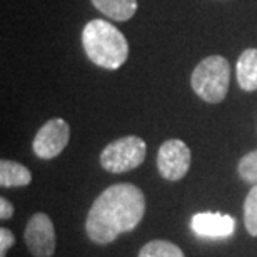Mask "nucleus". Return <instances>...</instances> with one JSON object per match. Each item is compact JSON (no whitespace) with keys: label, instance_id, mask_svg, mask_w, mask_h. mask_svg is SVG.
Masks as SVG:
<instances>
[{"label":"nucleus","instance_id":"1","mask_svg":"<svg viewBox=\"0 0 257 257\" xmlns=\"http://www.w3.org/2000/svg\"><path fill=\"white\" fill-rule=\"evenodd\" d=\"M146 197L134 184H114L94 200L87 214L85 232L95 244H109L141 224Z\"/></svg>","mask_w":257,"mask_h":257},{"label":"nucleus","instance_id":"14","mask_svg":"<svg viewBox=\"0 0 257 257\" xmlns=\"http://www.w3.org/2000/svg\"><path fill=\"white\" fill-rule=\"evenodd\" d=\"M237 172L242 181L257 186V151H252L239 161Z\"/></svg>","mask_w":257,"mask_h":257},{"label":"nucleus","instance_id":"12","mask_svg":"<svg viewBox=\"0 0 257 257\" xmlns=\"http://www.w3.org/2000/svg\"><path fill=\"white\" fill-rule=\"evenodd\" d=\"M139 257H186L181 247L169 240H151L139 252Z\"/></svg>","mask_w":257,"mask_h":257},{"label":"nucleus","instance_id":"7","mask_svg":"<svg viewBox=\"0 0 257 257\" xmlns=\"http://www.w3.org/2000/svg\"><path fill=\"white\" fill-rule=\"evenodd\" d=\"M25 244L35 257H52L55 252V229L47 214L37 212L25 225Z\"/></svg>","mask_w":257,"mask_h":257},{"label":"nucleus","instance_id":"9","mask_svg":"<svg viewBox=\"0 0 257 257\" xmlns=\"http://www.w3.org/2000/svg\"><path fill=\"white\" fill-rule=\"evenodd\" d=\"M235 72L240 89L245 92L257 90V49H247L240 54Z\"/></svg>","mask_w":257,"mask_h":257},{"label":"nucleus","instance_id":"8","mask_svg":"<svg viewBox=\"0 0 257 257\" xmlns=\"http://www.w3.org/2000/svg\"><path fill=\"white\" fill-rule=\"evenodd\" d=\"M191 227L199 237L224 239L234 234L235 219L220 212H199L192 217Z\"/></svg>","mask_w":257,"mask_h":257},{"label":"nucleus","instance_id":"10","mask_svg":"<svg viewBox=\"0 0 257 257\" xmlns=\"http://www.w3.org/2000/svg\"><path fill=\"white\" fill-rule=\"evenodd\" d=\"M94 7L115 22H127L137 12V0H92Z\"/></svg>","mask_w":257,"mask_h":257},{"label":"nucleus","instance_id":"15","mask_svg":"<svg viewBox=\"0 0 257 257\" xmlns=\"http://www.w3.org/2000/svg\"><path fill=\"white\" fill-rule=\"evenodd\" d=\"M15 244V237L12 234V230L2 227L0 229V257H5L7 250Z\"/></svg>","mask_w":257,"mask_h":257},{"label":"nucleus","instance_id":"6","mask_svg":"<svg viewBox=\"0 0 257 257\" xmlns=\"http://www.w3.org/2000/svg\"><path fill=\"white\" fill-rule=\"evenodd\" d=\"M70 127L64 119H50L39 128L32 142L34 154L44 161L57 157L69 144Z\"/></svg>","mask_w":257,"mask_h":257},{"label":"nucleus","instance_id":"13","mask_svg":"<svg viewBox=\"0 0 257 257\" xmlns=\"http://www.w3.org/2000/svg\"><path fill=\"white\" fill-rule=\"evenodd\" d=\"M244 224L250 235L257 237V186L249 191L244 202Z\"/></svg>","mask_w":257,"mask_h":257},{"label":"nucleus","instance_id":"11","mask_svg":"<svg viewBox=\"0 0 257 257\" xmlns=\"http://www.w3.org/2000/svg\"><path fill=\"white\" fill-rule=\"evenodd\" d=\"M32 181V174L25 166L14 161L0 162V186L2 187H24Z\"/></svg>","mask_w":257,"mask_h":257},{"label":"nucleus","instance_id":"16","mask_svg":"<svg viewBox=\"0 0 257 257\" xmlns=\"http://www.w3.org/2000/svg\"><path fill=\"white\" fill-rule=\"evenodd\" d=\"M14 215V205L10 200L5 197L0 199V217L2 219H10Z\"/></svg>","mask_w":257,"mask_h":257},{"label":"nucleus","instance_id":"4","mask_svg":"<svg viewBox=\"0 0 257 257\" xmlns=\"http://www.w3.org/2000/svg\"><path fill=\"white\" fill-rule=\"evenodd\" d=\"M147 146L141 137L127 136L110 142L100 154V166L112 174H122L139 167L146 159Z\"/></svg>","mask_w":257,"mask_h":257},{"label":"nucleus","instance_id":"5","mask_svg":"<svg viewBox=\"0 0 257 257\" xmlns=\"http://www.w3.org/2000/svg\"><path fill=\"white\" fill-rule=\"evenodd\" d=\"M191 167V149L179 139L164 142L157 154V169L167 181H181Z\"/></svg>","mask_w":257,"mask_h":257},{"label":"nucleus","instance_id":"2","mask_svg":"<svg viewBox=\"0 0 257 257\" xmlns=\"http://www.w3.org/2000/svg\"><path fill=\"white\" fill-rule=\"evenodd\" d=\"M82 45L92 62L107 70H117L127 62L125 35L110 22L94 19L82 30Z\"/></svg>","mask_w":257,"mask_h":257},{"label":"nucleus","instance_id":"3","mask_svg":"<svg viewBox=\"0 0 257 257\" xmlns=\"http://www.w3.org/2000/svg\"><path fill=\"white\" fill-rule=\"evenodd\" d=\"M229 82L230 64L220 55H210L200 60L191 77L194 92L209 104H219L225 99Z\"/></svg>","mask_w":257,"mask_h":257}]
</instances>
